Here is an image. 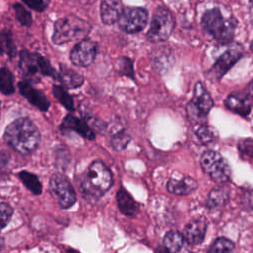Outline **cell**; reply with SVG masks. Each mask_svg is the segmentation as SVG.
I'll list each match as a JSON object with an SVG mask.
<instances>
[{"label":"cell","instance_id":"21","mask_svg":"<svg viewBox=\"0 0 253 253\" xmlns=\"http://www.w3.org/2000/svg\"><path fill=\"white\" fill-rule=\"evenodd\" d=\"M229 199V190L224 186H219L212 189L206 200L208 209H216L224 206Z\"/></svg>","mask_w":253,"mask_h":253},{"label":"cell","instance_id":"23","mask_svg":"<svg viewBox=\"0 0 253 253\" xmlns=\"http://www.w3.org/2000/svg\"><path fill=\"white\" fill-rule=\"evenodd\" d=\"M4 53H6L10 59H13L17 53L13 35L9 29H3L1 32V54Z\"/></svg>","mask_w":253,"mask_h":253},{"label":"cell","instance_id":"18","mask_svg":"<svg viewBox=\"0 0 253 253\" xmlns=\"http://www.w3.org/2000/svg\"><path fill=\"white\" fill-rule=\"evenodd\" d=\"M207 231V221L204 218H199L189 222L184 228L183 235L186 241L190 244H200L203 242Z\"/></svg>","mask_w":253,"mask_h":253},{"label":"cell","instance_id":"3","mask_svg":"<svg viewBox=\"0 0 253 253\" xmlns=\"http://www.w3.org/2000/svg\"><path fill=\"white\" fill-rule=\"evenodd\" d=\"M206 33L221 43L230 42L235 34L237 20L233 15H225L220 8L214 7L204 12L201 19Z\"/></svg>","mask_w":253,"mask_h":253},{"label":"cell","instance_id":"10","mask_svg":"<svg viewBox=\"0 0 253 253\" xmlns=\"http://www.w3.org/2000/svg\"><path fill=\"white\" fill-rule=\"evenodd\" d=\"M148 12L142 7H126L124 9L119 21V28L126 34L141 32L147 25Z\"/></svg>","mask_w":253,"mask_h":253},{"label":"cell","instance_id":"19","mask_svg":"<svg viewBox=\"0 0 253 253\" xmlns=\"http://www.w3.org/2000/svg\"><path fill=\"white\" fill-rule=\"evenodd\" d=\"M117 204L120 211L126 216H134L139 210L138 204L123 187L117 192Z\"/></svg>","mask_w":253,"mask_h":253},{"label":"cell","instance_id":"28","mask_svg":"<svg viewBox=\"0 0 253 253\" xmlns=\"http://www.w3.org/2000/svg\"><path fill=\"white\" fill-rule=\"evenodd\" d=\"M234 243L226 237H218L210 246L208 253H232Z\"/></svg>","mask_w":253,"mask_h":253},{"label":"cell","instance_id":"31","mask_svg":"<svg viewBox=\"0 0 253 253\" xmlns=\"http://www.w3.org/2000/svg\"><path fill=\"white\" fill-rule=\"evenodd\" d=\"M130 137L124 129H118L115 131L111 137V144L115 150H123L129 142Z\"/></svg>","mask_w":253,"mask_h":253},{"label":"cell","instance_id":"34","mask_svg":"<svg viewBox=\"0 0 253 253\" xmlns=\"http://www.w3.org/2000/svg\"><path fill=\"white\" fill-rule=\"evenodd\" d=\"M23 3L30 9L36 12H43L48 7V0H22Z\"/></svg>","mask_w":253,"mask_h":253},{"label":"cell","instance_id":"1","mask_svg":"<svg viewBox=\"0 0 253 253\" xmlns=\"http://www.w3.org/2000/svg\"><path fill=\"white\" fill-rule=\"evenodd\" d=\"M41 134L37 126L29 118L13 121L5 129L4 139L15 151L29 154L37 149Z\"/></svg>","mask_w":253,"mask_h":253},{"label":"cell","instance_id":"7","mask_svg":"<svg viewBox=\"0 0 253 253\" xmlns=\"http://www.w3.org/2000/svg\"><path fill=\"white\" fill-rule=\"evenodd\" d=\"M201 167L211 180L219 185H224L230 180L231 170L227 161L214 150H206L200 159Z\"/></svg>","mask_w":253,"mask_h":253},{"label":"cell","instance_id":"22","mask_svg":"<svg viewBox=\"0 0 253 253\" xmlns=\"http://www.w3.org/2000/svg\"><path fill=\"white\" fill-rule=\"evenodd\" d=\"M185 242L187 241L183 233L181 234L178 231H169L163 238V245L173 253H181L185 246Z\"/></svg>","mask_w":253,"mask_h":253},{"label":"cell","instance_id":"33","mask_svg":"<svg viewBox=\"0 0 253 253\" xmlns=\"http://www.w3.org/2000/svg\"><path fill=\"white\" fill-rule=\"evenodd\" d=\"M13 214V209L12 207L5 203V202H2L0 204V222H1V227L2 228H5L6 225L8 224V222L10 221L11 219V216Z\"/></svg>","mask_w":253,"mask_h":253},{"label":"cell","instance_id":"11","mask_svg":"<svg viewBox=\"0 0 253 253\" xmlns=\"http://www.w3.org/2000/svg\"><path fill=\"white\" fill-rule=\"evenodd\" d=\"M242 56L243 51L241 46L226 49L208 70L207 76L211 80H220Z\"/></svg>","mask_w":253,"mask_h":253},{"label":"cell","instance_id":"36","mask_svg":"<svg viewBox=\"0 0 253 253\" xmlns=\"http://www.w3.org/2000/svg\"><path fill=\"white\" fill-rule=\"evenodd\" d=\"M245 94H246L248 97H253V79H252V80L248 83V85L246 86Z\"/></svg>","mask_w":253,"mask_h":253},{"label":"cell","instance_id":"24","mask_svg":"<svg viewBox=\"0 0 253 253\" xmlns=\"http://www.w3.org/2000/svg\"><path fill=\"white\" fill-rule=\"evenodd\" d=\"M18 177L21 182L35 195H40L42 191V186L38 177L28 171H21L18 173Z\"/></svg>","mask_w":253,"mask_h":253},{"label":"cell","instance_id":"20","mask_svg":"<svg viewBox=\"0 0 253 253\" xmlns=\"http://www.w3.org/2000/svg\"><path fill=\"white\" fill-rule=\"evenodd\" d=\"M58 81H60L61 85L67 89H76L83 84L84 78L81 74L77 73L73 69L60 64V70L58 71Z\"/></svg>","mask_w":253,"mask_h":253},{"label":"cell","instance_id":"14","mask_svg":"<svg viewBox=\"0 0 253 253\" xmlns=\"http://www.w3.org/2000/svg\"><path fill=\"white\" fill-rule=\"evenodd\" d=\"M167 191L175 195H189L198 188L195 179L180 173L173 174L167 182Z\"/></svg>","mask_w":253,"mask_h":253},{"label":"cell","instance_id":"25","mask_svg":"<svg viewBox=\"0 0 253 253\" xmlns=\"http://www.w3.org/2000/svg\"><path fill=\"white\" fill-rule=\"evenodd\" d=\"M0 90L3 95H11L15 92L13 73L6 66L0 69Z\"/></svg>","mask_w":253,"mask_h":253},{"label":"cell","instance_id":"6","mask_svg":"<svg viewBox=\"0 0 253 253\" xmlns=\"http://www.w3.org/2000/svg\"><path fill=\"white\" fill-rule=\"evenodd\" d=\"M175 28V18L168 8L159 6L153 12L146 38L151 42L168 40Z\"/></svg>","mask_w":253,"mask_h":253},{"label":"cell","instance_id":"9","mask_svg":"<svg viewBox=\"0 0 253 253\" xmlns=\"http://www.w3.org/2000/svg\"><path fill=\"white\" fill-rule=\"evenodd\" d=\"M49 191L61 209H68L76 202V194L73 187L68 179L60 173H55L51 176Z\"/></svg>","mask_w":253,"mask_h":253},{"label":"cell","instance_id":"27","mask_svg":"<svg viewBox=\"0 0 253 253\" xmlns=\"http://www.w3.org/2000/svg\"><path fill=\"white\" fill-rule=\"evenodd\" d=\"M53 96L57 99V101L65 107L68 111H74V102L72 97L66 91V88L62 85H53L52 87Z\"/></svg>","mask_w":253,"mask_h":253},{"label":"cell","instance_id":"26","mask_svg":"<svg viewBox=\"0 0 253 253\" xmlns=\"http://www.w3.org/2000/svg\"><path fill=\"white\" fill-rule=\"evenodd\" d=\"M195 133H196L198 139L204 144H209V143H212V142L216 141L217 136H218L215 128H213L211 126L205 125V124L198 125V126L195 130Z\"/></svg>","mask_w":253,"mask_h":253},{"label":"cell","instance_id":"38","mask_svg":"<svg viewBox=\"0 0 253 253\" xmlns=\"http://www.w3.org/2000/svg\"><path fill=\"white\" fill-rule=\"evenodd\" d=\"M65 253H80V252L77 251V250H75V249H73V248H68V249L65 251Z\"/></svg>","mask_w":253,"mask_h":253},{"label":"cell","instance_id":"39","mask_svg":"<svg viewBox=\"0 0 253 253\" xmlns=\"http://www.w3.org/2000/svg\"><path fill=\"white\" fill-rule=\"evenodd\" d=\"M250 49H251V51L253 52V39H252V41H251V42H250Z\"/></svg>","mask_w":253,"mask_h":253},{"label":"cell","instance_id":"32","mask_svg":"<svg viewBox=\"0 0 253 253\" xmlns=\"http://www.w3.org/2000/svg\"><path fill=\"white\" fill-rule=\"evenodd\" d=\"M238 150L244 159L253 160V139L244 138L238 143Z\"/></svg>","mask_w":253,"mask_h":253},{"label":"cell","instance_id":"30","mask_svg":"<svg viewBox=\"0 0 253 253\" xmlns=\"http://www.w3.org/2000/svg\"><path fill=\"white\" fill-rule=\"evenodd\" d=\"M15 17L17 21L24 27H30L33 24V19L31 13L20 3H15L13 5Z\"/></svg>","mask_w":253,"mask_h":253},{"label":"cell","instance_id":"35","mask_svg":"<svg viewBox=\"0 0 253 253\" xmlns=\"http://www.w3.org/2000/svg\"><path fill=\"white\" fill-rule=\"evenodd\" d=\"M242 205L247 210H253V191H247L243 193Z\"/></svg>","mask_w":253,"mask_h":253},{"label":"cell","instance_id":"16","mask_svg":"<svg viewBox=\"0 0 253 253\" xmlns=\"http://www.w3.org/2000/svg\"><path fill=\"white\" fill-rule=\"evenodd\" d=\"M124 5L122 0H102L100 6L101 20L105 25L118 23L123 11Z\"/></svg>","mask_w":253,"mask_h":253},{"label":"cell","instance_id":"13","mask_svg":"<svg viewBox=\"0 0 253 253\" xmlns=\"http://www.w3.org/2000/svg\"><path fill=\"white\" fill-rule=\"evenodd\" d=\"M20 94L26 98L30 104L42 112H46L49 109L50 102L47 97L40 90L34 88L32 84L27 80H21L18 83Z\"/></svg>","mask_w":253,"mask_h":253},{"label":"cell","instance_id":"4","mask_svg":"<svg viewBox=\"0 0 253 253\" xmlns=\"http://www.w3.org/2000/svg\"><path fill=\"white\" fill-rule=\"evenodd\" d=\"M91 28L87 21L75 16L59 18L53 25L52 42L62 45L75 40H83L91 31Z\"/></svg>","mask_w":253,"mask_h":253},{"label":"cell","instance_id":"29","mask_svg":"<svg viewBox=\"0 0 253 253\" xmlns=\"http://www.w3.org/2000/svg\"><path fill=\"white\" fill-rule=\"evenodd\" d=\"M117 65H118V72L121 75L129 77L132 80L135 79L134 69H133V62L129 57H127V56L120 57L118 59Z\"/></svg>","mask_w":253,"mask_h":253},{"label":"cell","instance_id":"17","mask_svg":"<svg viewBox=\"0 0 253 253\" xmlns=\"http://www.w3.org/2000/svg\"><path fill=\"white\" fill-rule=\"evenodd\" d=\"M224 105L228 110L241 117H247L251 112L249 97L245 93H232L228 95Z\"/></svg>","mask_w":253,"mask_h":253},{"label":"cell","instance_id":"12","mask_svg":"<svg viewBox=\"0 0 253 253\" xmlns=\"http://www.w3.org/2000/svg\"><path fill=\"white\" fill-rule=\"evenodd\" d=\"M97 52V42L91 39L85 38L73 46L69 54V59L76 66L87 67L94 62Z\"/></svg>","mask_w":253,"mask_h":253},{"label":"cell","instance_id":"37","mask_svg":"<svg viewBox=\"0 0 253 253\" xmlns=\"http://www.w3.org/2000/svg\"><path fill=\"white\" fill-rule=\"evenodd\" d=\"M155 253H173L172 251H170L168 248H166L164 245L163 246H158L155 249Z\"/></svg>","mask_w":253,"mask_h":253},{"label":"cell","instance_id":"5","mask_svg":"<svg viewBox=\"0 0 253 253\" xmlns=\"http://www.w3.org/2000/svg\"><path fill=\"white\" fill-rule=\"evenodd\" d=\"M19 67L28 78H37L38 75H44L58 80V71L50 62L39 53L23 49L20 51Z\"/></svg>","mask_w":253,"mask_h":253},{"label":"cell","instance_id":"15","mask_svg":"<svg viewBox=\"0 0 253 253\" xmlns=\"http://www.w3.org/2000/svg\"><path fill=\"white\" fill-rule=\"evenodd\" d=\"M61 130H72L76 133L80 134L82 137L87 138L89 140H93L95 138V132L93 131L91 126L82 119H79L73 115H67L60 126Z\"/></svg>","mask_w":253,"mask_h":253},{"label":"cell","instance_id":"2","mask_svg":"<svg viewBox=\"0 0 253 253\" xmlns=\"http://www.w3.org/2000/svg\"><path fill=\"white\" fill-rule=\"evenodd\" d=\"M111 170L102 161H94L88 170L80 175L78 185L82 196L88 200H97L113 186Z\"/></svg>","mask_w":253,"mask_h":253},{"label":"cell","instance_id":"8","mask_svg":"<svg viewBox=\"0 0 253 253\" xmlns=\"http://www.w3.org/2000/svg\"><path fill=\"white\" fill-rule=\"evenodd\" d=\"M213 100L210 93L205 88L204 84L201 81L196 82L194 86L193 98L188 104V114L192 120H195L197 124H202L203 121L209 112L213 107Z\"/></svg>","mask_w":253,"mask_h":253}]
</instances>
